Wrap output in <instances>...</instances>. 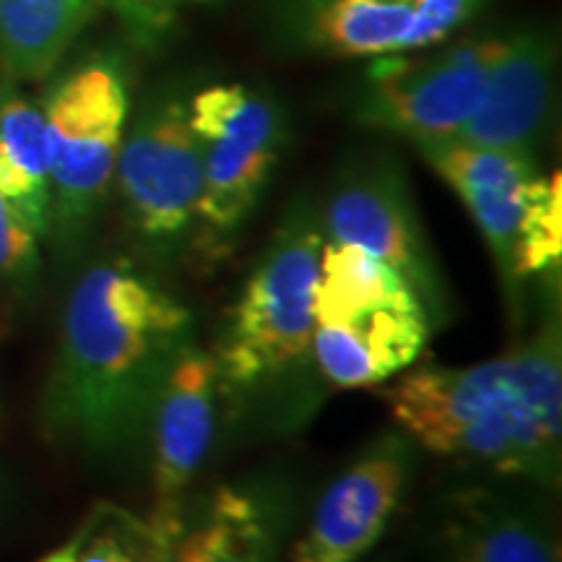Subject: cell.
I'll return each mask as SVG.
<instances>
[{"mask_svg": "<svg viewBox=\"0 0 562 562\" xmlns=\"http://www.w3.org/2000/svg\"><path fill=\"white\" fill-rule=\"evenodd\" d=\"M191 307L128 258L79 273L40 398L42 430L91 459L149 442L154 406L175 360L195 341Z\"/></svg>", "mask_w": 562, "mask_h": 562, "instance_id": "obj_1", "label": "cell"}, {"mask_svg": "<svg viewBox=\"0 0 562 562\" xmlns=\"http://www.w3.org/2000/svg\"><path fill=\"white\" fill-rule=\"evenodd\" d=\"M533 331L476 364H414L378 393L398 430L440 459L539 487L562 469L560 277L537 286Z\"/></svg>", "mask_w": 562, "mask_h": 562, "instance_id": "obj_2", "label": "cell"}, {"mask_svg": "<svg viewBox=\"0 0 562 562\" xmlns=\"http://www.w3.org/2000/svg\"><path fill=\"white\" fill-rule=\"evenodd\" d=\"M133 70L123 47H100L63 68L40 108L50 172V245L63 266L89 248L115 182L133 108Z\"/></svg>", "mask_w": 562, "mask_h": 562, "instance_id": "obj_3", "label": "cell"}, {"mask_svg": "<svg viewBox=\"0 0 562 562\" xmlns=\"http://www.w3.org/2000/svg\"><path fill=\"white\" fill-rule=\"evenodd\" d=\"M323 243L321 209L300 193L245 279L211 351L229 398L258 396L313 368V292Z\"/></svg>", "mask_w": 562, "mask_h": 562, "instance_id": "obj_4", "label": "cell"}, {"mask_svg": "<svg viewBox=\"0 0 562 562\" xmlns=\"http://www.w3.org/2000/svg\"><path fill=\"white\" fill-rule=\"evenodd\" d=\"M432 326L412 286L381 258L323 243L313 292L311 360L331 389H378L414 368Z\"/></svg>", "mask_w": 562, "mask_h": 562, "instance_id": "obj_5", "label": "cell"}, {"mask_svg": "<svg viewBox=\"0 0 562 562\" xmlns=\"http://www.w3.org/2000/svg\"><path fill=\"white\" fill-rule=\"evenodd\" d=\"M188 110L201 144V201L188 258L211 271L232 256L269 191L290 117L271 89L240 81L195 87Z\"/></svg>", "mask_w": 562, "mask_h": 562, "instance_id": "obj_6", "label": "cell"}, {"mask_svg": "<svg viewBox=\"0 0 562 562\" xmlns=\"http://www.w3.org/2000/svg\"><path fill=\"white\" fill-rule=\"evenodd\" d=\"M193 87L154 81L131 108L115 182L123 220L154 269L188 258L201 201V144L191 125Z\"/></svg>", "mask_w": 562, "mask_h": 562, "instance_id": "obj_7", "label": "cell"}, {"mask_svg": "<svg viewBox=\"0 0 562 562\" xmlns=\"http://www.w3.org/2000/svg\"><path fill=\"white\" fill-rule=\"evenodd\" d=\"M284 58H385L451 40L501 0H248Z\"/></svg>", "mask_w": 562, "mask_h": 562, "instance_id": "obj_8", "label": "cell"}, {"mask_svg": "<svg viewBox=\"0 0 562 562\" xmlns=\"http://www.w3.org/2000/svg\"><path fill=\"white\" fill-rule=\"evenodd\" d=\"M505 34L451 37L425 50L372 58L351 91V117L412 144L456 138L480 108Z\"/></svg>", "mask_w": 562, "mask_h": 562, "instance_id": "obj_9", "label": "cell"}, {"mask_svg": "<svg viewBox=\"0 0 562 562\" xmlns=\"http://www.w3.org/2000/svg\"><path fill=\"white\" fill-rule=\"evenodd\" d=\"M323 237L349 243L381 258L425 307L432 331L453 318V297L414 203L409 175L391 149L351 157L336 175L321 209Z\"/></svg>", "mask_w": 562, "mask_h": 562, "instance_id": "obj_10", "label": "cell"}, {"mask_svg": "<svg viewBox=\"0 0 562 562\" xmlns=\"http://www.w3.org/2000/svg\"><path fill=\"white\" fill-rule=\"evenodd\" d=\"M414 149L467 206L492 256L513 331H524L531 318L533 292L524 284L518 261L533 191L542 178L539 159L516 151L482 149L456 138L425 140L414 144Z\"/></svg>", "mask_w": 562, "mask_h": 562, "instance_id": "obj_11", "label": "cell"}, {"mask_svg": "<svg viewBox=\"0 0 562 562\" xmlns=\"http://www.w3.org/2000/svg\"><path fill=\"white\" fill-rule=\"evenodd\" d=\"M220 398L222 378L214 355L191 341L167 375L149 427L151 513L144 524L165 562L186 529L191 487L214 446Z\"/></svg>", "mask_w": 562, "mask_h": 562, "instance_id": "obj_12", "label": "cell"}, {"mask_svg": "<svg viewBox=\"0 0 562 562\" xmlns=\"http://www.w3.org/2000/svg\"><path fill=\"white\" fill-rule=\"evenodd\" d=\"M417 442L381 432L323 490L290 562H360L381 542L409 487Z\"/></svg>", "mask_w": 562, "mask_h": 562, "instance_id": "obj_13", "label": "cell"}, {"mask_svg": "<svg viewBox=\"0 0 562 562\" xmlns=\"http://www.w3.org/2000/svg\"><path fill=\"white\" fill-rule=\"evenodd\" d=\"M560 42L552 24H526L505 34L480 108L456 140L539 159L554 110Z\"/></svg>", "mask_w": 562, "mask_h": 562, "instance_id": "obj_14", "label": "cell"}, {"mask_svg": "<svg viewBox=\"0 0 562 562\" xmlns=\"http://www.w3.org/2000/svg\"><path fill=\"white\" fill-rule=\"evenodd\" d=\"M438 562H560L552 521L521 490L469 484L442 495L432 518Z\"/></svg>", "mask_w": 562, "mask_h": 562, "instance_id": "obj_15", "label": "cell"}, {"mask_svg": "<svg viewBox=\"0 0 562 562\" xmlns=\"http://www.w3.org/2000/svg\"><path fill=\"white\" fill-rule=\"evenodd\" d=\"M292 503L281 482H229L188 513L170 562H279Z\"/></svg>", "mask_w": 562, "mask_h": 562, "instance_id": "obj_16", "label": "cell"}, {"mask_svg": "<svg viewBox=\"0 0 562 562\" xmlns=\"http://www.w3.org/2000/svg\"><path fill=\"white\" fill-rule=\"evenodd\" d=\"M102 9L104 0H0V76L45 81Z\"/></svg>", "mask_w": 562, "mask_h": 562, "instance_id": "obj_17", "label": "cell"}, {"mask_svg": "<svg viewBox=\"0 0 562 562\" xmlns=\"http://www.w3.org/2000/svg\"><path fill=\"white\" fill-rule=\"evenodd\" d=\"M0 195L34 229L42 245L50 235V172L45 117L21 83L0 76Z\"/></svg>", "mask_w": 562, "mask_h": 562, "instance_id": "obj_18", "label": "cell"}, {"mask_svg": "<svg viewBox=\"0 0 562 562\" xmlns=\"http://www.w3.org/2000/svg\"><path fill=\"white\" fill-rule=\"evenodd\" d=\"M42 279V240L0 195V307L26 305Z\"/></svg>", "mask_w": 562, "mask_h": 562, "instance_id": "obj_19", "label": "cell"}, {"mask_svg": "<svg viewBox=\"0 0 562 562\" xmlns=\"http://www.w3.org/2000/svg\"><path fill=\"white\" fill-rule=\"evenodd\" d=\"M216 3L222 0H104V9L115 13L131 45L151 53L188 9Z\"/></svg>", "mask_w": 562, "mask_h": 562, "instance_id": "obj_20", "label": "cell"}, {"mask_svg": "<svg viewBox=\"0 0 562 562\" xmlns=\"http://www.w3.org/2000/svg\"><path fill=\"white\" fill-rule=\"evenodd\" d=\"M0 495H3V476H0Z\"/></svg>", "mask_w": 562, "mask_h": 562, "instance_id": "obj_21", "label": "cell"}]
</instances>
